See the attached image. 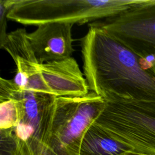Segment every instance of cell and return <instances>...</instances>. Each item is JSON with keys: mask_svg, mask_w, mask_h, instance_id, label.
Listing matches in <instances>:
<instances>
[{"mask_svg": "<svg viewBox=\"0 0 155 155\" xmlns=\"http://www.w3.org/2000/svg\"><path fill=\"white\" fill-rule=\"evenodd\" d=\"M27 34L25 29L17 28L8 33L5 42L0 46L9 53L16 65V74L12 79L22 90H25L29 79L36 76L40 71V64Z\"/></svg>", "mask_w": 155, "mask_h": 155, "instance_id": "9c48e42d", "label": "cell"}, {"mask_svg": "<svg viewBox=\"0 0 155 155\" xmlns=\"http://www.w3.org/2000/svg\"><path fill=\"white\" fill-rule=\"evenodd\" d=\"M143 0H12L7 19L25 25L84 24L114 16Z\"/></svg>", "mask_w": 155, "mask_h": 155, "instance_id": "7a4b0ae2", "label": "cell"}, {"mask_svg": "<svg viewBox=\"0 0 155 155\" xmlns=\"http://www.w3.org/2000/svg\"><path fill=\"white\" fill-rule=\"evenodd\" d=\"M12 5V0H0V46L5 42L7 33V14Z\"/></svg>", "mask_w": 155, "mask_h": 155, "instance_id": "4fadbf2b", "label": "cell"}, {"mask_svg": "<svg viewBox=\"0 0 155 155\" xmlns=\"http://www.w3.org/2000/svg\"><path fill=\"white\" fill-rule=\"evenodd\" d=\"M27 90L54 97H81L90 92L73 57L40 64L39 74L29 81Z\"/></svg>", "mask_w": 155, "mask_h": 155, "instance_id": "52a82bcc", "label": "cell"}, {"mask_svg": "<svg viewBox=\"0 0 155 155\" xmlns=\"http://www.w3.org/2000/svg\"><path fill=\"white\" fill-rule=\"evenodd\" d=\"M69 23L41 24L27 36L39 64L72 57V27Z\"/></svg>", "mask_w": 155, "mask_h": 155, "instance_id": "ba28073f", "label": "cell"}, {"mask_svg": "<svg viewBox=\"0 0 155 155\" xmlns=\"http://www.w3.org/2000/svg\"><path fill=\"white\" fill-rule=\"evenodd\" d=\"M132 150L93 124L85 133L79 155H120Z\"/></svg>", "mask_w": 155, "mask_h": 155, "instance_id": "30bf717a", "label": "cell"}, {"mask_svg": "<svg viewBox=\"0 0 155 155\" xmlns=\"http://www.w3.org/2000/svg\"><path fill=\"white\" fill-rule=\"evenodd\" d=\"M0 97L12 98L19 108V120L12 129L15 155H47L51 117L56 97L19 89L13 79H0Z\"/></svg>", "mask_w": 155, "mask_h": 155, "instance_id": "277c9868", "label": "cell"}, {"mask_svg": "<svg viewBox=\"0 0 155 155\" xmlns=\"http://www.w3.org/2000/svg\"><path fill=\"white\" fill-rule=\"evenodd\" d=\"M93 22L132 51L143 70L155 71V0Z\"/></svg>", "mask_w": 155, "mask_h": 155, "instance_id": "8992f818", "label": "cell"}, {"mask_svg": "<svg viewBox=\"0 0 155 155\" xmlns=\"http://www.w3.org/2000/svg\"><path fill=\"white\" fill-rule=\"evenodd\" d=\"M19 108L15 99L0 97V130L13 129L19 120Z\"/></svg>", "mask_w": 155, "mask_h": 155, "instance_id": "8fae6325", "label": "cell"}, {"mask_svg": "<svg viewBox=\"0 0 155 155\" xmlns=\"http://www.w3.org/2000/svg\"><path fill=\"white\" fill-rule=\"evenodd\" d=\"M120 155H151V154H148L147 153H141V152H139V151H134V150H129Z\"/></svg>", "mask_w": 155, "mask_h": 155, "instance_id": "5bb4252c", "label": "cell"}, {"mask_svg": "<svg viewBox=\"0 0 155 155\" xmlns=\"http://www.w3.org/2000/svg\"><path fill=\"white\" fill-rule=\"evenodd\" d=\"M105 102L103 97L91 91L81 97H56L48 153L79 155L82 139L101 114Z\"/></svg>", "mask_w": 155, "mask_h": 155, "instance_id": "5b68a950", "label": "cell"}, {"mask_svg": "<svg viewBox=\"0 0 155 155\" xmlns=\"http://www.w3.org/2000/svg\"><path fill=\"white\" fill-rule=\"evenodd\" d=\"M84 74L90 91L104 100L155 101V76L138 57L94 22L81 39Z\"/></svg>", "mask_w": 155, "mask_h": 155, "instance_id": "6da1fadb", "label": "cell"}, {"mask_svg": "<svg viewBox=\"0 0 155 155\" xmlns=\"http://www.w3.org/2000/svg\"><path fill=\"white\" fill-rule=\"evenodd\" d=\"M47 155H53V154H51V153H48L47 154Z\"/></svg>", "mask_w": 155, "mask_h": 155, "instance_id": "9a60e30c", "label": "cell"}, {"mask_svg": "<svg viewBox=\"0 0 155 155\" xmlns=\"http://www.w3.org/2000/svg\"><path fill=\"white\" fill-rule=\"evenodd\" d=\"M105 102L93 124L131 150L155 155V101L120 98Z\"/></svg>", "mask_w": 155, "mask_h": 155, "instance_id": "3957f363", "label": "cell"}, {"mask_svg": "<svg viewBox=\"0 0 155 155\" xmlns=\"http://www.w3.org/2000/svg\"><path fill=\"white\" fill-rule=\"evenodd\" d=\"M0 155H15V142L12 130H0Z\"/></svg>", "mask_w": 155, "mask_h": 155, "instance_id": "7c38bea8", "label": "cell"}]
</instances>
